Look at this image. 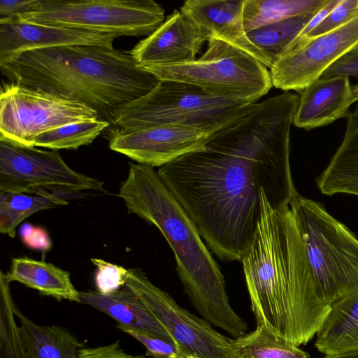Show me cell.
I'll return each mask as SVG.
<instances>
[{"instance_id":"obj_8","label":"cell","mask_w":358,"mask_h":358,"mask_svg":"<svg viewBox=\"0 0 358 358\" xmlns=\"http://www.w3.org/2000/svg\"><path fill=\"white\" fill-rule=\"evenodd\" d=\"M164 13L153 0H38L28 12L8 20L71 27L116 38L148 36L164 22Z\"/></svg>"},{"instance_id":"obj_19","label":"cell","mask_w":358,"mask_h":358,"mask_svg":"<svg viewBox=\"0 0 358 358\" xmlns=\"http://www.w3.org/2000/svg\"><path fill=\"white\" fill-rule=\"evenodd\" d=\"M315 346L325 355L358 352V290L331 305Z\"/></svg>"},{"instance_id":"obj_20","label":"cell","mask_w":358,"mask_h":358,"mask_svg":"<svg viewBox=\"0 0 358 358\" xmlns=\"http://www.w3.org/2000/svg\"><path fill=\"white\" fill-rule=\"evenodd\" d=\"M6 276L10 282H19L42 295L80 303V291L73 285L69 271L51 263L29 257L13 258Z\"/></svg>"},{"instance_id":"obj_34","label":"cell","mask_w":358,"mask_h":358,"mask_svg":"<svg viewBox=\"0 0 358 358\" xmlns=\"http://www.w3.org/2000/svg\"><path fill=\"white\" fill-rule=\"evenodd\" d=\"M78 358H133L122 347L120 341L96 346H84L79 350Z\"/></svg>"},{"instance_id":"obj_2","label":"cell","mask_w":358,"mask_h":358,"mask_svg":"<svg viewBox=\"0 0 358 358\" xmlns=\"http://www.w3.org/2000/svg\"><path fill=\"white\" fill-rule=\"evenodd\" d=\"M257 327L299 347L322 327L331 306L321 299L289 204L273 208L262 192V214L241 261Z\"/></svg>"},{"instance_id":"obj_27","label":"cell","mask_w":358,"mask_h":358,"mask_svg":"<svg viewBox=\"0 0 358 358\" xmlns=\"http://www.w3.org/2000/svg\"><path fill=\"white\" fill-rule=\"evenodd\" d=\"M6 273L0 272V358H30L15 315Z\"/></svg>"},{"instance_id":"obj_23","label":"cell","mask_w":358,"mask_h":358,"mask_svg":"<svg viewBox=\"0 0 358 358\" xmlns=\"http://www.w3.org/2000/svg\"><path fill=\"white\" fill-rule=\"evenodd\" d=\"M245 0H187L180 8L206 41L224 40L231 33L243 10Z\"/></svg>"},{"instance_id":"obj_12","label":"cell","mask_w":358,"mask_h":358,"mask_svg":"<svg viewBox=\"0 0 358 358\" xmlns=\"http://www.w3.org/2000/svg\"><path fill=\"white\" fill-rule=\"evenodd\" d=\"M358 48V16L326 34L304 38L271 69L273 86L301 92L334 62Z\"/></svg>"},{"instance_id":"obj_24","label":"cell","mask_w":358,"mask_h":358,"mask_svg":"<svg viewBox=\"0 0 358 358\" xmlns=\"http://www.w3.org/2000/svg\"><path fill=\"white\" fill-rule=\"evenodd\" d=\"M68 203L58 194L44 189H37L34 193L0 194V232L14 238L17 227L26 218Z\"/></svg>"},{"instance_id":"obj_6","label":"cell","mask_w":358,"mask_h":358,"mask_svg":"<svg viewBox=\"0 0 358 358\" xmlns=\"http://www.w3.org/2000/svg\"><path fill=\"white\" fill-rule=\"evenodd\" d=\"M289 206L322 300L331 306L358 290V238L320 203L297 192Z\"/></svg>"},{"instance_id":"obj_38","label":"cell","mask_w":358,"mask_h":358,"mask_svg":"<svg viewBox=\"0 0 358 358\" xmlns=\"http://www.w3.org/2000/svg\"><path fill=\"white\" fill-rule=\"evenodd\" d=\"M133 358H160V357H153V356H150V355H133Z\"/></svg>"},{"instance_id":"obj_28","label":"cell","mask_w":358,"mask_h":358,"mask_svg":"<svg viewBox=\"0 0 358 358\" xmlns=\"http://www.w3.org/2000/svg\"><path fill=\"white\" fill-rule=\"evenodd\" d=\"M110 123L103 119L78 122L62 126L44 132L34 141V147L57 150H76L92 143Z\"/></svg>"},{"instance_id":"obj_31","label":"cell","mask_w":358,"mask_h":358,"mask_svg":"<svg viewBox=\"0 0 358 358\" xmlns=\"http://www.w3.org/2000/svg\"><path fill=\"white\" fill-rule=\"evenodd\" d=\"M358 16V0H341L340 3L305 38H312L331 31Z\"/></svg>"},{"instance_id":"obj_7","label":"cell","mask_w":358,"mask_h":358,"mask_svg":"<svg viewBox=\"0 0 358 358\" xmlns=\"http://www.w3.org/2000/svg\"><path fill=\"white\" fill-rule=\"evenodd\" d=\"M141 66L159 80L188 83L215 95L252 103H256L273 86L266 66L218 38L208 41L205 53L192 62Z\"/></svg>"},{"instance_id":"obj_17","label":"cell","mask_w":358,"mask_h":358,"mask_svg":"<svg viewBox=\"0 0 358 358\" xmlns=\"http://www.w3.org/2000/svg\"><path fill=\"white\" fill-rule=\"evenodd\" d=\"M80 303L108 315L117 325L162 338L176 346L152 312L127 285L108 294L96 290L80 291Z\"/></svg>"},{"instance_id":"obj_5","label":"cell","mask_w":358,"mask_h":358,"mask_svg":"<svg viewBox=\"0 0 358 358\" xmlns=\"http://www.w3.org/2000/svg\"><path fill=\"white\" fill-rule=\"evenodd\" d=\"M255 103L215 95L188 83L159 80L145 96L115 108L110 122L126 129L172 125L210 136L244 117Z\"/></svg>"},{"instance_id":"obj_32","label":"cell","mask_w":358,"mask_h":358,"mask_svg":"<svg viewBox=\"0 0 358 358\" xmlns=\"http://www.w3.org/2000/svg\"><path fill=\"white\" fill-rule=\"evenodd\" d=\"M358 77V48L348 52L331 65L320 78Z\"/></svg>"},{"instance_id":"obj_37","label":"cell","mask_w":358,"mask_h":358,"mask_svg":"<svg viewBox=\"0 0 358 358\" xmlns=\"http://www.w3.org/2000/svg\"><path fill=\"white\" fill-rule=\"evenodd\" d=\"M322 358H358V352L343 353L333 355H325V357Z\"/></svg>"},{"instance_id":"obj_21","label":"cell","mask_w":358,"mask_h":358,"mask_svg":"<svg viewBox=\"0 0 358 358\" xmlns=\"http://www.w3.org/2000/svg\"><path fill=\"white\" fill-rule=\"evenodd\" d=\"M14 310L30 358H78L79 350L85 345L69 329L38 324L16 304Z\"/></svg>"},{"instance_id":"obj_29","label":"cell","mask_w":358,"mask_h":358,"mask_svg":"<svg viewBox=\"0 0 358 358\" xmlns=\"http://www.w3.org/2000/svg\"><path fill=\"white\" fill-rule=\"evenodd\" d=\"M91 261L97 268L94 278L97 292L108 294L126 285L130 269L99 258Z\"/></svg>"},{"instance_id":"obj_15","label":"cell","mask_w":358,"mask_h":358,"mask_svg":"<svg viewBox=\"0 0 358 358\" xmlns=\"http://www.w3.org/2000/svg\"><path fill=\"white\" fill-rule=\"evenodd\" d=\"M205 41L192 22L175 10L130 52L140 66L187 63L196 59Z\"/></svg>"},{"instance_id":"obj_25","label":"cell","mask_w":358,"mask_h":358,"mask_svg":"<svg viewBox=\"0 0 358 358\" xmlns=\"http://www.w3.org/2000/svg\"><path fill=\"white\" fill-rule=\"evenodd\" d=\"M320 192L358 196V140L343 139L327 167L316 179Z\"/></svg>"},{"instance_id":"obj_30","label":"cell","mask_w":358,"mask_h":358,"mask_svg":"<svg viewBox=\"0 0 358 358\" xmlns=\"http://www.w3.org/2000/svg\"><path fill=\"white\" fill-rule=\"evenodd\" d=\"M117 328L141 343L147 350V355L160 358H190L173 344L162 338L117 324Z\"/></svg>"},{"instance_id":"obj_13","label":"cell","mask_w":358,"mask_h":358,"mask_svg":"<svg viewBox=\"0 0 358 358\" xmlns=\"http://www.w3.org/2000/svg\"><path fill=\"white\" fill-rule=\"evenodd\" d=\"M208 137L195 129L172 125L115 128L110 135L109 148L138 164L159 168L201 148Z\"/></svg>"},{"instance_id":"obj_11","label":"cell","mask_w":358,"mask_h":358,"mask_svg":"<svg viewBox=\"0 0 358 358\" xmlns=\"http://www.w3.org/2000/svg\"><path fill=\"white\" fill-rule=\"evenodd\" d=\"M126 285L152 312L176 346L190 358H237L233 341L204 319L180 306L166 292L155 285L140 269H130Z\"/></svg>"},{"instance_id":"obj_4","label":"cell","mask_w":358,"mask_h":358,"mask_svg":"<svg viewBox=\"0 0 358 358\" xmlns=\"http://www.w3.org/2000/svg\"><path fill=\"white\" fill-rule=\"evenodd\" d=\"M0 69L9 81L85 103L109 122L115 108L145 96L159 82L130 50L96 45L31 50Z\"/></svg>"},{"instance_id":"obj_26","label":"cell","mask_w":358,"mask_h":358,"mask_svg":"<svg viewBox=\"0 0 358 358\" xmlns=\"http://www.w3.org/2000/svg\"><path fill=\"white\" fill-rule=\"evenodd\" d=\"M233 348L237 358H309V354L264 328L256 329L234 338Z\"/></svg>"},{"instance_id":"obj_33","label":"cell","mask_w":358,"mask_h":358,"mask_svg":"<svg viewBox=\"0 0 358 358\" xmlns=\"http://www.w3.org/2000/svg\"><path fill=\"white\" fill-rule=\"evenodd\" d=\"M20 234L23 243L31 249L46 251L52 247L50 236L41 227L26 223L21 227Z\"/></svg>"},{"instance_id":"obj_1","label":"cell","mask_w":358,"mask_h":358,"mask_svg":"<svg viewBox=\"0 0 358 358\" xmlns=\"http://www.w3.org/2000/svg\"><path fill=\"white\" fill-rule=\"evenodd\" d=\"M299 96L255 103L204 145L159 168L158 176L223 261L241 262L258 228L262 192L279 208L297 193L289 165L290 127Z\"/></svg>"},{"instance_id":"obj_22","label":"cell","mask_w":358,"mask_h":358,"mask_svg":"<svg viewBox=\"0 0 358 358\" xmlns=\"http://www.w3.org/2000/svg\"><path fill=\"white\" fill-rule=\"evenodd\" d=\"M329 0H245L243 10L229 35L230 41L243 34L296 15L315 13Z\"/></svg>"},{"instance_id":"obj_18","label":"cell","mask_w":358,"mask_h":358,"mask_svg":"<svg viewBox=\"0 0 358 358\" xmlns=\"http://www.w3.org/2000/svg\"><path fill=\"white\" fill-rule=\"evenodd\" d=\"M315 13L296 15L256 28L229 43L271 69Z\"/></svg>"},{"instance_id":"obj_14","label":"cell","mask_w":358,"mask_h":358,"mask_svg":"<svg viewBox=\"0 0 358 358\" xmlns=\"http://www.w3.org/2000/svg\"><path fill=\"white\" fill-rule=\"evenodd\" d=\"M116 37L87 30L18 20L0 22V66L24 52L69 45L113 48Z\"/></svg>"},{"instance_id":"obj_36","label":"cell","mask_w":358,"mask_h":358,"mask_svg":"<svg viewBox=\"0 0 358 358\" xmlns=\"http://www.w3.org/2000/svg\"><path fill=\"white\" fill-rule=\"evenodd\" d=\"M38 0H0V21L12 19L31 10Z\"/></svg>"},{"instance_id":"obj_35","label":"cell","mask_w":358,"mask_h":358,"mask_svg":"<svg viewBox=\"0 0 358 358\" xmlns=\"http://www.w3.org/2000/svg\"><path fill=\"white\" fill-rule=\"evenodd\" d=\"M341 0H329L320 10L317 12L311 20L305 25L296 38L288 46L286 52L292 49L301 40L308 35L331 12V10L340 3ZM285 52V53H286Z\"/></svg>"},{"instance_id":"obj_10","label":"cell","mask_w":358,"mask_h":358,"mask_svg":"<svg viewBox=\"0 0 358 358\" xmlns=\"http://www.w3.org/2000/svg\"><path fill=\"white\" fill-rule=\"evenodd\" d=\"M104 192L103 183L72 169L57 150L15 144L0 138V194Z\"/></svg>"},{"instance_id":"obj_9","label":"cell","mask_w":358,"mask_h":358,"mask_svg":"<svg viewBox=\"0 0 358 358\" xmlns=\"http://www.w3.org/2000/svg\"><path fill=\"white\" fill-rule=\"evenodd\" d=\"M89 106L8 81L0 91V138L34 147L40 134L56 128L100 119Z\"/></svg>"},{"instance_id":"obj_16","label":"cell","mask_w":358,"mask_h":358,"mask_svg":"<svg viewBox=\"0 0 358 358\" xmlns=\"http://www.w3.org/2000/svg\"><path fill=\"white\" fill-rule=\"evenodd\" d=\"M300 93L292 124L310 130L347 117L358 101V84L351 85L348 76L320 78Z\"/></svg>"},{"instance_id":"obj_3","label":"cell","mask_w":358,"mask_h":358,"mask_svg":"<svg viewBox=\"0 0 358 358\" xmlns=\"http://www.w3.org/2000/svg\"><path fill=\"white\" fill-rule=\"evenodd\" d=\"M118 196L130 213L155 225L172 249L176 271L197 313L234 338L247 333L245 321L233 309L224 275L182 206L153 168L129 164Z\"/></svg>"}]
</instances>
